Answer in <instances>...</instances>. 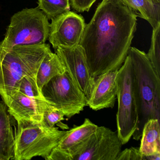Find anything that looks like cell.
I'll return each instance as SVG.
<instances>
[{
	"label": "cell",
	"mask_w": 160,
	"mask_h": 160,
	"mask_svg": "<svg viewBox=\"0 0 160 160\" xmlns=\"http://www.w3.org/2000/svg\"><path fill=\"white\" fill-rule=\"evenodd\" d=\"M138 17L121 0H102L79 45L93 78L118 70L127 57L137 28Z\"/></svg>",
	"instance_id": "6da1fadb"
},
{
	"label": "cell",
	"mask_w": 160,
	"mask_h": 160,
	"mask_svg": "<svg viewBox=\"0 0 160 160\" xmlns=\"http://www.w3.org/2000/svg\"><path fill=\"white\" fill-rule=\"evenodd\" d=\"M128 55L133 69L138 115L137 129L132 136L135 140H138L144 125L149 120H160V76L144 51L131 47Z\"/></svg>",
	"instance_id": "7a4b0ae2"
},
{
	"label": "cell",
	"mask_w": 160,
	"mask_h": 160,
	"mask_svg": "<svg viewBox=\"0 0 160 160\" xmlns=\"http://www.w3.org/2000/svg\"><path fill=\"white\" fill-rule=\"evenodd\" d=\"M50 51L48 44L16 45L0 55V95L6 105L23 78L37 75L42 61Z\"/></svg>",
	"instance_id": "3957f363"
},
{
	"label": "cell",
	"mask_w": 160,
	"mask_h": 160,
	"mask_svg": "<svg viewBox=\"0 0 160 160\" xmlns=\"http://www.w3.org/2000/svg\"><path fill=\"white\" fill-rule=\"evenodd\" d=\"M49 25L46 16L37 7L18 12L11 18L4 39L0 43V55L15 46L46 43L49 36Z\"/></svg>",
	"instance_id": "277c9868"
},
{
	"label": "cell",
	"mask_w": 160,
	"mask_h": 160,
	"mask_svg": "<svg viewBox=\"0 0 160 160\" xmlns=\"http://www.w3.org/2000/svg\"><path fill=\"white\" fill-rule=\"evenodd\" d=\"M67 131L49 127L42 122H18L15 136V160H29L36 156L46 160L53 149L58 145Z\"/></svg>",
	"instance_id": "5b68a950"
},
{
	"label": "cell",
	"mask_w": 160,
	"mask_h": 160,
	"mask_svg": "<svg viewBox=\"0 0 160 160\" xmlns=\"http://www.w3.org/2000/svg\"><path fill=\"white\" fill-rule=\"evenodd\" d=\"M117 82V131L122 145H124L128 143L136 131L138 122L134 74L132 61L128 54L118 70Z\"/></svg>",
	"instance_id": "8992f818"
},
{
	"label": "cell",
	"mask_w": 160,
	"mask_h": 160,
	"mask_svg": "<svg viewBox=\"0 0 160 160\" xmlns=\"http://www.w3.org/2000/svg\"><path fill=\"white\" fill-rule=\"evenodd\" d=\"M45 100L71 118L87 106V98L77 87L67 72L51 78L42 88Z\"/></svg>",
	"instance_id": "52a82bcc"
},
{
	"label": "cell",
	"mask_w": 160,
	"mask_h": 160,
	"mask_svg": "<svg viewBox=\"0 0 160 160\" xmlns=\"http://www.w3.org/2000/svg\"><path fill=\"white\" fill-rule=\"evenodd\" d=\"M122 145L118 131L98 126L73 160H116Z\"/></svg>",
	"instance_id": "ba28073f"
},
{
	"label": "cell",
	"mask_w": 160,
	"mask_h": 160,
	"mask_svg": "<svg viewBox=\"0 0 160 160\" xmlns=\"http://www.w3.org/2000/svg\"><path fill=\"white\" fill-rule=\"evenodd\" d=\"M85 26L82 16L70 11L65 12L51 19L48 41L55 49L76 46L80 43Z\"/></svg>",
	"instance_id": "9c48e42d"
},
{
	"label": "cell",
	"mask_w": 160,
	"mask_h": 160,
	"mask_svg": "<svg viewBox=\"0 0 160 160\" xmlns=\"http://www.w3.org/2000/svg\"><path fill=\"white\" fill-rule=\"evenodd\" d=\"M55 52L74 83L87 99L91 93L95 78L90 74L86 55L81 46L72 48L59 47L55 49Z\"/></svg>",
	"instance_id": "30bf717a"
},
{
	"label": "cell",
	"mask_w": 160,
	"mask_h": 160,
	"mask_svg": "<svg viewBox=\"0 0 160 160\" xmlns=\"http://www.w3.org/2000/svg\"><path fill=\"white\" fill-rule=\"evenodd\" d=\"M97 127L88 118L85 119L81 125H74L73 128L67 131L46 160H73Z\"/></svg>",
	"instance_id": "8fae6325"
},
{
	"label": "cell",
	"mask_w": 160,
	"mask_h": 160,
	"mask_svg": "<svg viewBox=\"0 0 160 160\" xmlns=\"http://www.w3.org/2000/svg\"><path fill=\"white\" fill-rule=\"evenodd\" d=\"M51 105L45 100L30 98L16 91L7 104L8 111L17 121L42 122L44 113Z\"/></svg>",
	"instance_id": "7c38bea8"
},
{
	"label": "cell",
	"mask_w": 160,
	"mask_h": 160,
	"mask_svg": "<svg viewBox=\"0 0 160 160\" xmlns=\"http://www.w3.org/2000/svg\"><path fill=\"white\" fill-rule=\"evenodd\" d=\"M118 72V70L109 71L95 78L91 93L87 99L90 108L97 111L114 107L117 100Z\"/></svg>",
	"instance_id": "4fadbf2b"
},
{
	"label": "cell",
	"mask_w": 160,
	"mask_h": 160,
	"mask_svg": "<svg viewBox=\"0 0 160 160\" xmlns=\"http://www.w3.org/2000/svg\"><path fill=\"white\" fill-rule=\"evenodd\" d=\"M7 108L0 102V160L12 159L14 155L15 137Z\"/></svg>",
	"instance_id": "5bb4252c"
},
{
	"label": "cell",
	"mask_w": 160,
	"mask_h": 160,
	"mask_svg": "<svg viewBox=\"0 0 160 160\" xmlns=\"http://www.w3.org/2000/svg\"><path fill=\"white\" fill-rule=\"evenodd\" d=\"M139 151L145 156L160 154V120H149L144 125Z\"/></svg>",
	"instance_id": "9a60e30c"
},
{
	"label": "cell",
	"mask_w": 160,
	"mask_h": 160,
	"mask_svg": "<svg viewBox=\"0 0 160 160\" xmlns=\"http://www.w3.org/2000/svg\"><path fill=\"white\" fill-rule=\"evenodd\" d=\"M66 72L65 67L56 53L50 51L42 61L36 75L37 85L40 90L51 78Z\"/></svg>",
	"instance_id": "2e32d148"
},
{
	"label": "cell",
	"mask_w": 160,
	"mask_h": 160,
	"mask_svg": "<svg viewBox=\"0 0 160 160\" xmlns=\"http://www.w3.org/2000/svg\"><path fill=\"white\" fill-rule=\"evenodd\" d=\"M137 16L147 20L155 28L160 23V4L151 0H121Z\"/></svg>",
	"instance_id": "e0dca14e"
},
{
	"label": "cell",
	"mask_w": 160,
	"mask_h": 160,
	"mask_svg": "<svg viewBox=\"0 0 160 160\" xmlns=\"http://www.w3.org/2000/svg\"><path fill=\"white\" fill-rule=\"evenodd\" d=\"M37 8L51 20L65 12L70 11V0H38Z\"/></svg>",
	"instance_id": "ac0fdd59"
},
{
	"label": "cell",
	"mask_w": 160,
	"mask_h": 160,
	"mask_svg": "<svg viewBox=\"0 0 160 160\" xmlns=\"http://www.w3.org/2000/svg\"><path fill=\"white\" fill-rule=\"evenodd\" d=\"M152 29L150 48L147 55L153 69L160 76V23Z\"/></svg>",
	"instance_id": "d6986e66"
},
{
	"label": "cell",
	"mask_w": 160,
	"mask_h": 160,
	"mask_svg": "<svg viewBox=\"0 0 160 160\" xmlns=\"http://www.w3.org/2000/svg\"><path fill=\"white\" fill-rule=\"evenodd\" d=\"M17 91L30 98L45 100L37 85L36 76L23 78L19 83Z\"/></svg>",
	"instance_id": "ffe728a7"
},
{
	"label": "cell",
	"mask_w": 160,
	"mask_h": 160,
	"mask_svg": "<svg viewBox=\"0 0 160 160\" xmlns=\"http://www.w3.org/2000/svg\"><path fill=\"white\" fill-rule=\"evenodd\" d=\"M62 113L50 105L44 113L42 123L49 127H54L56 124H58L62 129H69L68 125L61 122L62 121L65 119Z\"/></svg>",
	"instance_id": "44dd1931"
},
{
	"label": "cell",
	"mask_w": 160,
	"mask_h": 160,
	"mask_svg": "<svg viewBox=\"0 0 160 160\" xmlns=\"http://www.w3.org/2000/svg\"><path fill=\"white\" fill-rule=\"evenodd\" d=\"M116 160H144V155L140 152L139 148L132 147L121 151Z\"/></svg>",
	"instance_id": "7402d4cb"
},
{
	"label": "cell",
	"mask_w": 160,
	"mask_h": 160,
	"mask_svg": "<svg viewBox=\"0 0 160 160\" xmlns=\"http://www.w3.org/2000/svg\"><path fill=\"white\" fill-rule=\"evenodd\" d=\"M72 8L78 12H89L96 0H70Z\"/></svg>",
	"instance_id": "603a6c76"
},
{
	"label": "cell",
	"mask_w": 160,
	"mask_h": 160,
	"mask_svg": "<svg viewBox=\"0 0 160 160\" xmlns=\"http://www.w3.org/2000/svg\"><path fill=\"white\" fill-rule=\"evenodd\" d=\"M152 1L155 2V3H159L160 4V0H151Z\"/></svg>",
	"instance_id": "cb8c5ba5"
}]
</instances>
